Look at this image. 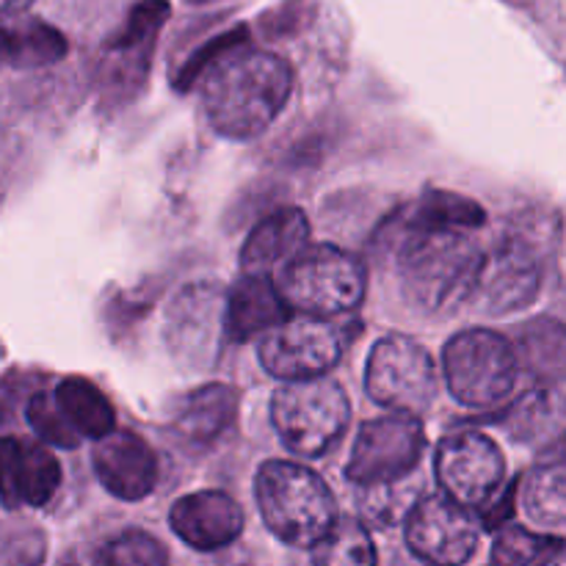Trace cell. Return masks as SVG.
Listing matches in <instances>:
<instances>
[{
  "label": "cell",
  "mask_w": 566,
  "mask_h": 566,
  "mask_svg": "<svg viewBox=\"0 0 566 566\" xmlns=\"http://www.w3.org/2000/svg\"><path fill=\"white\" fill-rule=\"evenodd\" d=\"M202 75V103L216 133L235 142L260 136L285 111L293 70L282 55L249 48L243 31L216 42L208 59L193 66Z\"/></svg>",
  "instance_id": "6da1fadb"
},
{
  "label": "cell",
  "mask_w": 566,
  "mask_h": 566,
  "mask_svg": "<svg viewBox=\"0 0 566 566\" xmlns=\"http://www.w3.org/2000/svg\"><path fill=\"white\" fill-rule=\"evenodd\" d=\"M481 260L470 232L418 227L398 254L403 296L426 315H451L473 298Z\"/></svg>",
  "instance_id": "7a4b0ae2"
},
{
  "label": "cell",
  "mask_w": 566,
  "mask_h": 566,
  "mask_svg": "<svg viewBox=\"0 0 566 566\" xmlns=\"http://www.w3.org/2000/svg\"><path fill=\"white\" fill-rule=\"evenodd\" d=\"M254 501L265 528L298 551H313L340 520L324 479L296 462H265L254 479Z\"/></svg>",
  "instance_id": "3957f363"
},
{
  "label": "cell",
  "mask_w": 566,
  "mask_h": 566,
  "mask_svg": "<svg viewBox=\"0 0 566 566\" xmlns=\"http://www.w3.org/2000/svg\"><path fill=\"white\" fill-rule=\"evenodd\" d=\"M352 403L335 379L285 381L271 398V423L282 446L296 457L318 459L329 451L348 429Z\"/></svg>",
  "instance_id": "277c9868"
},
{
  "label": "cell",
  "mask_w": 566,
  "mask_h": 566,
  "mask_svg": "<svg viewBox=\"0 0 566 566\" xmlns=\"http://www.w3.org/2000/svg\"><path fill=\"white\" fill-rule=\"evenodd\" d=\"M276 282L293 310L321 318L357 310L368 285L363 263L332 243L304 247L282 265Z\"/></svg>",
  "instance_id": "5b68a950"
},
{
  "label": "cell",
  "mask_w": 566,
  "mask_h": 566,
  "mask_svg": "<svg viewBox=\"0 0 566 566\" xmlns=\"http://www.w3.org/2000/svg\"><path fill=\"white\" fill-rule=\"evenodd\" d=\"M442 376L459 403L495 409L506 403L517 385V348L501 332L464 329L453 335L442 352Z\"/></svg>",
  "instance_id": "8992f818"
},
{
  "label": "cell",
  "mask_w": 566,
  "mask_h": 566,
  "mask_svg": "<svg viewBox=\"0 0 566 566\" xmlns=\"http://www.w3.org/2000/svg\"><path fill=\"white\" fill-rule=\"evenodd\" d=\"M365 387L379 407L420 415L437 401L440 374L423 343L407 335H387L370 352Z\"/></svg>",
  "instance_id": "52a82bcc"
},
{
  "label": "cell",
  "mask_w": 566,
  "mask_h": 566,
  "mask_svg": "<svg viewBox=\"0 0 566 566\" xmlns=\"http://www.w3.org/2000/svg\"><path fill=\"white\" fill-rule=\"evenodd\" d=\"M423 448L426 431L418 415L390 409L359 426L346 475L359 486L409 479L423 459Z\"/></svg>",
  "instance_id": "ba28073f"
},
{
  "label": "cell",
  "mask_w": 566,
  "mask_h": 566,
  "mask_svg": "<svg viewBox=\"0 0 566 566\" xmlns=\"http://www.w3.org/2000/svg\"><path fill=\"white\" fill-rule=\"evenodd\" d=\"M343 354L340 335L326 318L310 313L287 315L260 335L258 357L274 379L296 381L329 374Z\"/></svg>",
  "instance_id": "9c48e42d"
},
{
  "label": "cell",
  "mask_w": 566,
  "mask_h": 566,
  "mask_svg": "<svg viewBox=\"0 0 566 566\" xmlns=\"http://www.w3.org/2000/svg\"><path fill=\"white\" fill-rule=\"evenodd\" d=\"M434 473L446 495L481 512L495 501L506 481V459L492 437L481 431H457L437 448Z\"/></svg>",
  "instance_id": "30bf717a"
},
{
  "label": "cell",
  "mask_w": 566,
  "mask_h": 566,
  "mask_svg": "<svg viewBox=\"0 0 566 566\" xmlns=\"http://www.w3.org/2000/svg\"><path fill=\"white\" fill-rule=\"evenodd\" d=\"M403 539L420 562L459 566L473 558L481 539V523L473 509L442 492L415 503L403 520Z\"/></svg>",
  "instance_id": "8fae6325"
},
{
  "label": "cell",
  "mask_w": 566,
  "mask_h": 566,
  "mask_svg": "<svg viewBox=\"0 0 566 566\" xmlns=\"http://www.w3.org/2000/svg\"><path fill=\"white\" fill-rule=\"evenodd\" d=\"M542 287L539 258L523 235L497 238L484 252L473 298L490 315H509L534 304Z\"/></svg>",
  "instance_id": "7c38bea8"
},
{
  "label": "cell",
  "mask_w": 566,
  "mask_h": 566,
  "mask_svg": "<svg viewBox=\"0 0 566 566\" xmlns=\"http://www.w3.org/2000/svg\"><path fill=\"white\" fill-rule=\"evenodd\" d=\"M61 486V464L44 446L0 437V501L9 509H42Z\"/></svg>",
  "instance_id": "4fadbf2b"
},
{
  "label": "cell",
  "mask_w": 566,
  "mask_h": 566,
  "mask_svg": "<svg viewBox=\"0 0 566 566\" xmlns=\"http://www.w3.org/2000/svg\"><path fill=\"white\" fill-rule=\"evenodd\" d=\"M94 473L114 497L138 503L158 484V457L138 434L114 429L99 437L92 451Z\"/></svg>",
  "instance_id": "5bb4252c"
},
{
  "label": "cell",
  "mask_w": 566,
  "mask_h": 566,
  "mask_svg": "<svg viewBox=\"0 0 566 566\" xmlns=\"http://www.w3.org/2000/svg\"><path fill=\"white\" fill-rule=\"evenodd\" d=\"M169 525L191 551L213 553L230 547L243 531V512L227 492L202 490L182 495L171 506Z\"/></svg>",
  "instance_id": "9a60e30c"
},
{
  "label": "cell",
  "mask_w": 566,
  "mask_h": 566,
  "mask_svg": "<svg viewBox=\"0 0 566 566\" xmlns=\"http://www.w3.org/2000/svg\"><path fill=\"white\" fill-rule=\"evenodd\" d=\"M291 313L293 307L282 296L280 282L271 280L269 274L243 271V280L235 282L227 298V335L232 340H252L271 326L282 324Z\"/></svg>",
  "instance_id": "2e32d148"
},
{
  "label": "cell",
  "mask_w": 566,
  "mask_h": 566,
  "mask_svg": "<svg viewBox=\"0 0 566 566\" xmlns=\"http://www.w3.org/2000/svg\"><path fill=\"white\" fill-rule=\"evenodd\" d=\"M310 241V221L298 208H282L265 216L241 249L243 271L271 274L282 269L296 252H302Z\"/></svg>",
  "instance_id": "e0dca14e"
},
{
  "label": "cell",
  "mask_w": 566,
  "mask_h": 566,
  "mask_svg": "<svg viewBox=\"0 0 566 566\" xmlns=\"http://www.w3.org/2000/svg\"><path fill=\"white\" fill-rule=\"evenodd\" d=\"M169 17V3L166 0H144L133 9V14L127 17L125 28L111 39V66L119 64V83H125L127 77L136 83L144 81L149 66V48L155 44L160 25Z\"/></svg>",
  "instance_id": "ac0fdd59"
},
{
  "label": "cell",
  "mask_w": 566,
  "mask_h": 566,
  "mask_svg": "<svg viewBox=\"0 0 566 566\" xmlns=\"http://www.w3.org/2000/svg\"><path fill=\"white\" fill-rule=\"evenodd\" d=\"M520 506L539 531L566 528V453L536 464L520 484Z\"/></svg>",
  "instance_id": "d6986e66"
},
{
  "label": "cell",
  "mask_w": 566,
  "mask_h": 566,
  "mask_svg": "<svg viewBox=\"0 0 566 566\" xmlns=\"http://www.w3.org/2000/svg\"><path fill=\"white\" fill-rule=\"evenodd\" d=\"M238 415V392L230 385H208L182 401L177 412V431L193 446L216 442Z\"/></svg>",
  "instance_id": "ffe728a7"
},
{
  "label": "cell",
  "mask_w": 566,
  "mask_h": 566,
  "mask_svg": "<svg viewBox=\"0 0 566 566\" xmlns=\"http://www.w3.org/2000/svg\"><path fill=\"white\" fill-rule=\"evenodd\" d=\"M520 365L539 385L566 379V324L556 318H534L517 335Z\"/></svg>",
  "instance_id": "44dd1931"
},
{
  "label": "cell",
  "mask_w": 566,
  "mask_h": 566,
  "mask_svg": "<svg viewBox=\"0 0 566 566\" xmlns=\"http://www.w3.org/2000/svg\"><path fill=\"white\" fill-rule=\"evenodd\" d=\"M66 53V39L39 20H14L0 25V61L11 66H44Z\"/></svg>",
  "instance_id": "7402d4cb"
},
{
  "label": "cell",
  "mask_w": 566,
  "mask_h": 566,
  "mask_svg": "<svg viewBox=\"0 0 566 566\" xmlns=\"http://www.w3.org/2000/svg\"><path fill=\"white\" fill-rule=\"evenodd\" d=\"M53 396L81 437L99 440L116 429L114 403L94 381L83 379V376H66L64 381H59Z\"/></svg>",
  "instance_id": "603a6c76"
},
{
  "label": "cell",
  "mask_w": 566,
  "mask_h": 566,
  "mask_svg": "<svg viewBox=\"0 0 566 566\" xmlns=\"http://www.w3.org/2000/svg\"><path fill=\"white\" fill-rule=\"evenodd\" d=\"M484 221V208L457 191H429L415 210V227H431V230L473 232Z\"/></svg>",
  "instance_id": "cb8c5ba5"
},
{
  "label": "cell",
  "mask_w": 566,
  "mask_h": 566,
  "mask_svg": "<svg viewBox=\"0 0 566 566\" xmlns=\"http://www.w3.org/2000/svg\"><path fill=\"white\" fill-rule=\"evenodd\" d=\"M310 558L321 566H370L379 556H376V547L363 523L337 520L335 528L313 547Z\"/></svg>",
  "instance_id": "d4e9b609"
},
{
  "label": "cell",
  "mask_w": 566,
  "mask_h": 566,
  "mask_svg": "<svg viewBox=\"0 0 566 566\" xmlns=\"http://www.w3.org/2000/svg\"><path fill=\"white\" fill-rule=\"evenodd\" d=\"M564 542L558 536L547 534V531H531L512 525V528L501 531L492 545L490 562L492 564H547L556 562L562 553Z\"/></svg>",
  "instance_id": "484cf974"
},
{
  "label": "cell",
  "mask_w": 566,
  "mask_h": 566,
  "mask_svg": "<svg viewBox=\"0 0 566 566\" xmlns=\"http://www.w3.org/2000/svg\"><path fill=\"white\" fill-rule=\"evenodd\" d=\"M97 562L108 566H164L169 562V553L155 536L144 531H125L99 551Z\"/></svg>",
  "instance_id": "4316f807"
},
{
  "label": "cell",
  "mask_w": 566,
  "mask_h": 566,
  "mask_svg": "<svg viewBox=\"0 0 566 566\" xmlns=\"http://www.w3.org/2000/svg\"><path fill=\"white\" fill-rule=\"evenodd\" d=\"M28 423L44 442L55 448H77L83 440L64 415V409L59 407L55 396H48V392H39V396L31 398V403H28Z\"/></svg>",
  "instance_id": "83f0119b"
},
{
  "label": "cell",
  "mask_w": 566,
  "mask_h": 566,
  "mask_svg": "<svg viewBox=\"0 0 566 566\" xmlns=\"http://www.w3.org/2000/svg\"><path fill=\"white\" fill-rule=\"evenodd\" d=\"M415 486H407V479L390 481V484H374L365 486L363 512L370 520H376V525H392L396 520H407V514L415 506Z\"/></svg>",
  "instance_id": "f1b7e54d"
},
{
  "label": "cell",
  "mask_w": 566,
  "mask_h": 566,
  "mask_svg": "<svg viewBox=\"0 0 566 566\" xmlns=\"http://www.w3.org/2000/svg\"><path fill=\"white\" fill-rule=\"evenodd\" d=\"M33 0H0V20H11V17H20L22 11L31 6Z\"/></svg>",
  "instance_id": "f546056e"
},
{
  "label": "cell",
  "mask_w": 566,
  "mask_h": 566,
  "mask_svg": "<svg viewBox=\"0 0 566 566\" xmlns=\"http://www.w3.org/2000/svg\"><path fill=\"white\" fill-rule=\"evenodd\" d=\"M556 562H566V545L562 547V553H558V556H556Z\"/></svg>",
  "instance_id": "4dcf8cb0"
},
{
  "label": "cell",
  "mask_w": 566,
  "mask_h": 566,
  "mask_svg": "<svg viewBox=\"0 0 566 566\" xmlns=\"http://www.w3.org/2000/svg\"><path fill=\"white\" fill-rule=\"evenodd\" d=\"M188 3H199V6H202V3H213V0H188Z\"/></svg>",
  "instance_id": "1f68e13d"
}]
</instances>
